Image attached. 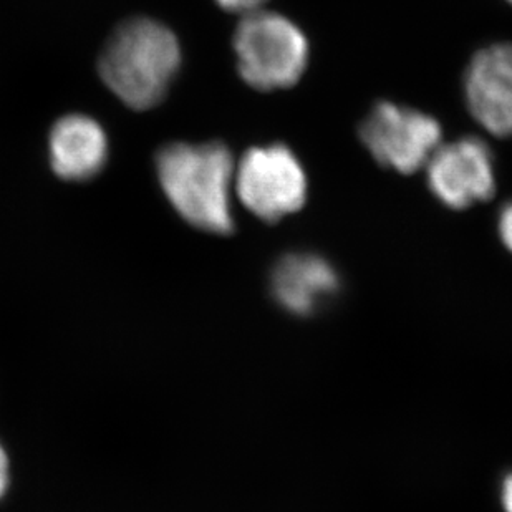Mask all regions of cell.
<instances>
[{"instance_id":"obj_14","label":"cell","mask_w":512,"mask_h":512,"mask_svg":"<svg viewBox=\"0 0 512 512\" xmlns=\"http://www.w3.org/2000/svg\"><path fill=\"white\" fill-rule=\"evenodd\" d=\"M508 2H511V4H512V0H508Z\"/></svg>"},{"instance_id":"obj_9","label":"cell","mask_w":512,"mask_h":512,"mask_svg":"<svg viewBox=\"0 0 512 512\" xmlns=\"http://www.w3.org/2000/svg\"><path fill=\"white\" fill-rule=\"evenodd\" d=\"M337 287L332 267L309 254L285 257L274 272V292L279 302L295 314H309Z\"/></svg>"},{"instance_id":"obj_11","label":"cell","mask_w":512,"mask_h":512,"mask_svg":"<svg viewBox=\"0 0 512 512\" xmlns=\"http://www.w3.org/2000/svg\"><path fill=\"white\" fill-rule=\"evenodd\" d=\"M499 231L503 237L504 244L512 251V204L504 208L501 219H499Z\"/></svg>"},{"instance_id":"obj_4","label":"cell","mask_w":512,"mask_h":512,"mask_svg":"<svg viewBox=\"0 0 512 512\" xmlns=\"http://www.w3.org/2000/svg\"><path fill=\"white\" fill-rule=\"evenodd\" d=\"M236 186L242 204L271 223L299 211L307 196L304 168L284 145L247 151L237 168Z\"/></svg>"},{"instance_id":"obj_1","label":"cell","mask_w":512,"mask_h":512,"mask_svg":"<svg viewBox=\"0 0 512 512\" xmlns=\"http://www.w3.org/2000/svg\"><path fill=\"white\" fill-rule=\"evenodd\" d=\"M161 188L179 216L201 231L229 234L234 161L221 143H174L156 158Z\"/></svg>"},{"instance_id":"obj_6","label":"cell","mask_w":512,"mask_h":512,"mask_svg":"<svg viewBox=\"0 0 512 512\" xmlns=\"http://www.w3.org/2000/svg\"><path fill=\"white\" fill-rule=\"evenodd\" d=\"M426 165L431 191L450 208H469L493 198V153L479 138L469 136L438 146Z\"/></svg>"},{"instance_id":"obj_10","label":"cell","mask_w":512,"mask_h":512,"mask_svg":"<svg viewBox=\"0 0 512 512\" xmlns=\"http://www.w3.org/2000/svg\"><path fill=\"white\" fill-rule=\"evenodd\" d=\"M267 0H218V4L229 12H241V14H251L259 10Z\"/></svg>"},{"instance_id":"obj_13","label":"cell","mask_w":512,"mask_h":512,"mask_svg":"<svg viewBox=\"0 0 512 512\" xmlns=\"http://www.w3.org/2000/svg\"><path fill=\"white\" fill-rule=\"evenodd\" d=\"M504 508H506V511L512 512V476L511 478L506 481V484H504Z\"/></svg>"},{"instance_id":"obj_7","label":"cell","mask_w":512,"mask_h":512,"mask_svg":"<svg viewBox=\"0 0 512 512\" xmlns=\"http://www.w3.org/2000/svg\"><path fill=\"white\" fill-rule=\"evenodd\" d=\"M469 112L496 136H512V44L479 50L464 75Z\"/></svg>"},{"instance_id":"obj_8","label":"cell","mask_w":512,"mask_h":512,"mask_svg":"<svg viewBox=\"0 0 512 512\" xmlns=\"http://www.w3.org/2000/svg\"><path fill=\"white\" fill-rule=\"evenodd\" d=\"M108 155L105 131L83 115L63 116L50 133V160L67 181H87L100 173Z\"/></svg>"},{"instance_id":"obj_2","label":"cell","mask_w":512,"mask_h":512,"mask_svg":"<svg viewBox=\"0 0 512 512\" xmlns=\"http://www.w3.org/2000/svg\"><path fill=\"white\" fill-rule=\"evenodd\" d=\"M181 63L178 40L151 19H131L108 39L100 75L107 87L133 110H150L165 98Z\"/></svg>"},{"instance_id":"obj_5","label":"cell","mask_w":512,"mask_h":512,"mask_svg":"<svg viewBox=\"0 0 512 512\" xmlns=\"http://www.w3.org/2000/svg\"><path fill=\"white\" fill-rule=\"evenodd\" d=\"M360 138L380 165L410 174L440 146L441 126L418 110L382 102L363 121Z\"/></svg>"},{"instance_id":"obj_3","label":"cell","mask_w":512,"mask_h":512,"mask_svg":"<svg viewBox=\"0 0 512 512\" xmlns=\"http://www.w3.org/2000/svg\"><path fill=\"white\" fill-rule=\"evenodd\" d=\"M234 50L241 77L261 92L292 87L309 62V44L302 30L284 15L264 10L241 20Z\"/></svg>"},{"instance_id":"obj_12","label":"cell","mask_w":512,"mask_h":512,"mask_svg":"<svg viewBox=\"0 0 512 512\" xmlns=\"http://www.w3.org/2000/svg\"><path fill=\"white\" fill-rule=\"evenodd\" d=\"M10 483L9 456L5 453L4 446L0 445V499L4 498Z\"/></svg>"}]
</instances>
